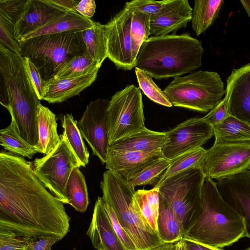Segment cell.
<instances>
[{
    "instance_id": "obj_12",
    "label": "cell",
    "mask_w": 250,
    "mask_h": 250,
    "mask_svg": "<svg viewBox=\"0 0 250 250\" xmlns=\"http://www.w3.org/2000/svg\"><path fill=\"white\" fill-rule=\"evenodd\" d=\"M250 167V143L214 144L207 150L201 168L217 181L244 172Z\"/></svg>"
},
{
    "instance_id": "obj_13",
    "label": "cell",
    "mask_w": 250,
    "mask_h": 250,
    "mask_svg": "<svg viewBox=\"0 0 250 250\" xmlns=\"http://www.w3.org/2000/svg\"><path fill=\"white\" fill-rule=\"evenodd\" d=\"M213 135L212 126L203 117L188 119L166 132V142L161 150L163 156L171 160L201 147Z\"/></svg>"
},
{
    "instance_id": "obj_15",
    "label": "cell",
    "mask_w": 250,
    "mask_h": 250,
    "mask_svg": "<svg viewBox=\"0 0 250 250\" xmlns=\"http://www.w3.org/2000/svg\"><path fill=\"white\" fill-rule=\"evenodd\" d=\"M222 198L243 219L247 237L250 238V171L217 181Z\"/></svg>"
},
{
    "instance_id": "obj_2",
    "label": "cell",
    "mask_w": 250,
    "mask_h": 250,
    "mask_svg": "<svg viewBox=\"0 0 250 250\" xmlns=\"http://www.w3.org/2000/svg\"><path fill=\"white\" fill-rule=\"evenodd\" d=\"M0 103L15 122L20 135L35 146L38 143L37 110L41 104L23 58L0 44Z\"/></svg>"
},
{
    "instance_id": "obj_50",
    "label": "cell",
    "mask_w": 250,
    "mask_h": 250,
    "mask_svg": "<svg viewBox=\"0 0 250 250\" xmlns=\"http://www.w3.org/2000/svg\"><path fill=\"white\" fill-rule=\"evenodd\" d=\"M245 250H250V248H248V249H246Z\"/></svg>"
},
{
    "instance_id": "obj_43",
    "label": "cell",
    "mask_w": 250,
    "mask_h": 250,
    "mask_svg": "<svg viewBox=\"0 0 250 250\" xmlns=\"http://www.w3.org/2000/svg\"><path fill=\"white\" fill-rule=\"evenodd\" d=\"M60 240L59 237L54 235L27 237L29 250H52V246Z\"/></svg>"
},
{
    "instance_id": "obj_28",
    "label": "cell",
    "mask_w": 250,
    "mask_h": 250,
    "mask_svg": "<svg viewBox=\"0 0 250 250\" xmlns=\"http://www.w3.org/2000/svg\"><path fill=\"white\" fill-rule=\"evenodd\" d=\"M224 3L223 0H195L191 25L197 36L205 32L214 22Z\"/></svg>"
},
{
    "instance_id": "obj_40",
    "label": "cell",
    "mask_w": 250,
    "mask_h": 250,
    "mask_svg": "<svg viewBox=\"0 0 250 250\" xmlns=\"http://www.w3.org/2000/svg\"><path fill=\"white\" fill-rule=\"evenodd\" d=\"M103 201L112 227L125 248L127 250H137L135 244L119 223L112 208L103 199Z\"/></svg>"
},
{
    "instance_id": "obj_39",
    "label": "cell",
    "mask_w": 250,
    "mask_h": 250,
    "mask_svg": "<svg viewBox=\"0 0 250 250\" xmlns=\"http://www.w3.org/2000/svg\"><path fill=\"white\" fill-rule=\"evenodd\" d=\"M166 1L167 0H134L126 2L125 6L132 10L146 14L151 18L160 12Z\"/></svg>"
},
{
    "instance_id": "obj_41",
    "label": "cell",
    "mask_w": 250,
    "mask_h": 250,
    "mask_svg": "<svg viewBox=\"0 0 250 250\" xmlns=\"http://www.w3.org/2000/svg\"><path fill=\"white\" fill-rule=\"evenodd\" d=\"M24 63L37 94L40 100H42L45 92L46 83L42 78L38 69L27 58H23Z\"/></svg>"
},
{
    "instance_id": "obj_9",
    "label": "cell",
    "mask_w": 250,
    "mask_h": 250,
    "mask_svg": "<svg viewBox=\"0 0 250 250\" xmlns=\"http://www.w3.org/2000/svg\"><path fill=\"white\" fill-rule=\"evenodd\" d=\"M205 178L201 167H192L168 177L158 188L160 195L172 208L185 231L200 214Z\"/></svg>"
},
{
    "instance_id": "obj_49",
    "label": "cell",
    "mask_w": 250,
    "mask_h": 250,
    "mask_svg": "<svg viewBox=\"0 0 250 250\" xmlns=\"http://www.w3.org/2000/svg\"><path fill=\"white\" fill-rule=\"evenodd\" d=\"M176 250H188L182 239L177 242Z\"/></svg>"
},
{
    "instance_id": "obj_23",
    "label": "cell",
    "mask_w": 250,
    "mask_h": 250,
    "mask_svg": "<svg viewBox=\"0 0 250 250\" xmlns=\"http://www.w3.org/2000/svg\"><path fill=\"white\" fill-rule=\"evenodd\" d=\"M166 138V132L152 131L146 127L140 132L119 140L109 146V148L124 151H161Z\"/></svg>"
},
{
    "instance_id": "obj_6",
    "label": "cell",
    "mask_w": 250,
    "mask_h": 250,
    "mask_svg": "<svg viewBox=\"0 0 250 250\" xmlns=\"http://www.w3.org/2000/svg\"><path fill=\"white\" fill-rule=\"evenodd\" d=\"M150 17L125 6L104 25L108 58L118 69L135 67L143 43L149 38Z\"/></svg>"
},
{
    "instance_id": "obj_24",
    "label": "cell",
    "mask_w": 250,
    "mask_h": 250,
    "mask_svg": "<svg viewBox=\"0 0 250 250\" xmlns=\"http://www.w3.org/2000/svg\"><path fill=\"white\" fill-rule=\"evenodd\" d=\"M94 22L76 11H67L43 26L25 35L19 42L41 35L82 31L92 27Z\"/></svg>"
},
{
    "instance_id": "obj_37",
    "label": "cell",
    "mask_w": 250,
    "mask_h": 250,
    "mask_svg": "<svg viewBox=\"0 0 250 250\" xmlns=\"http://www.w3.org/2000/svg\"><path fill=\"white\" fill-rule=\"evenodd\" d=\"M138 83L143 93L153 102L167 107L172 106L167 96L154 83L152 77L148 73L135 67Z\"/></svg>"
},
{
    "instance_id": "obj_48",
    "label": "cell",
    "mask_w": 250,
    "mask_h": 250,
    "mask_svg": "<svg viewBox=\"0 0 250 250\" xmlns=\"http://www.w3.org/2000/svg\"><path fill=\"white\" fill-rule=\"evenodd\" d=\"M240 1L250 18V0H241Z\"/></svg>"
},
{
    "instance_id": "obj_45",
    "label": "cell",
    "mask_w": 250,
    "mask_h": 250,
    "mask_svg": "<svg viewBox=\"0 0 250 250\" xmlns=\"http://www.w3.org/2000/svg\"><path fill=\"white\" fill-rule=\"evenodd\" d=\"M47 1L66 11H76V7L80 2L79 0H47Z\"/></svg>"
},
{
    "instance_id": "obj_51",
    "label": "cell",
    "mask_w": 250,
    "mask_h": 250,
    "mask_svg": "<svg viewBox=\"0 0 250 250\" xmlns=\"http://www.w3.org/2000/svg\"><path fill=\"white\" fill-rule=\"evenodd\" d=\"M249 170L250 171V167H249Z\"/></svg>"
},
{
    "instance_id": "obj_4",
    "label": "cell",
    "mask_w": 250,
    "mask_h": 250,
    "mask_svg": "<svg viewBox=\"0 0 250 250\" xmlns=\"http://www.w3.org/2000/svg\"><path fill=\"white\" fill-rule=\"evenodd\" d=\"M244 237L247 233L243 219L222 198L216 183L205 177L200 214L184 237L222 249Z\"/></svg>"
},
{
    "instance_id": "obj_47",
    "label": "cell",
    "mask_w": 250,
    "mask_h": 250,
    "mask_svg": "<svg viewBox=\"0 0 250 250\" xmlns=\"http://www.w3.org/2000/svg\"><path fill=\"white\" fill-rule=\"evenodd\" d=\"M177 243L173 244H162L146 250H176Z\"/></svg>"
},
{
    "instance_id": "obj_1",
    "label": "cell",
    "mask_w": 250,
    "mask_h": 250,
    "mask_svg": "<svg viewBox=\"0 0 250 250\" xmlns=\"http://www.w3.org/2000/svg\"><path fill=\"white\" fill-rule=\"evenodd\" d=\"M70 217L64 204L36 177L32 163L10 152L0 153V229L25 237L54 235L62 240Z\"/></svg>"
},
{
    "instance_id": "obj_29",
    "label": "cell",
    "mask_w": 250,
    "mask_h": 250,
    "mask_svg": "<svg viewBox=\"0 0 250 250\" xmlns=\"http://www.w3.org/2000/svg\"><path fill=\"white\" fill-rule=\"evenodd\" d=\"M132 203L141 216L157 232V219L160 206L158 188L135 191Z\"/></svg>"
},
{
    "instance_id": "obj_11",
    "label": "cell",
    "mask_w": 250,
    "mask_h": 250,
    "mask_svg": "<svg viewBox=\"0 0 250 250\" xmlns=\"http://www.w3.org/2000/svg\"><path fill=\"white\" fill-rule=\"evenodd\" d=\"M55 148L44 156L34 160L33 171L49 191L64 204H69L65 187L72 170L81 167L65 134L60 135Z\"/></svg>"
},
{
    "instance_id": "obj_7",
    "label": "cell",
    "mask_w": 250,
    "mask_h": 250,
    "mask_svg": "<svg viewBox=\"0 0 250 250\" xmlns=\"http://www.w3.org/2000/svg\"><path fill=\"white\" fill-rule=\"evenodd\" d=\"M19 42L21 55L33 62L46 82L72 59L87 52L82 31L41 35Z\"/></svg>"
},
{
    "instance_id": "obj_17",
    "label": "cell",
    "mask_w": 250,
    "mask_h": 250,
    "mask_svg": "<svg viewBox=\"0 0 250 250\" xmlns=\"http://www.w3.org/2000/svg\"><path fill=\"white\" fill-rule=\"evenodd\" d=\"M192 12L188 0H167L160 12L150 18V35L158 37L174 34L191 20Z\"/></svg>"
},
{
    "instance_id": "obj_19",
    "label": "cell",
    "mask_w": 250,
    "mask_h": 250,
    "mask_svg": "<svg viewBox=\"0 0 250 250\" xmlns=\"http://www.w3.org/2000/svg\"><path fill=\"white\" fill-rule=\"evenodd\" d=\"M162 156L161 151H124L108 147L105 168L128 181L148 164Z\"/></svg>"
},
{
    "instance_id": "obj_30",
    "label": "cell",
    "mask_w": 250,
    "mask_h": 250,
    "mask_svg": "<svg viewBox=\"0 0 250 250\" xmlns=\"http://www.w3.org/2000/svg\"><path fill=\"white\" fill-rule=\"evenodd\" d=\"M82 35L88 55L100 68L104 60L108 58L104 25L94 21L92 27L82 31Z\"/></svg>"
},
{
    "instance_id": "obj_42",
    "label": "cell",
    "mask_w": 250,
    "mask_h": 250,
    "mask_svg": "<svg viewBox=\"0 0 250 250\" xmlns=\"http://www.w3.org/2000/svg\"><path fill=\"white\" fill-rule=\"evenodd\" d=\"M225 98L203 118L212 127L217 125L230 116Z\"/></svg>"
},
{
    "instance_id": "obj_26",
    "label": "cell",
    "mask_w": 250,
    "mask_h": 250,
    "mask_svg": "<svg viewBox=\"0 0 250 250\" xmlns=\"http://www.w3.org/2000/svg\"><path fill=\"white\" fill-rule=\"evenodd\" d=\"M159 195L157 233L163 244L176 243L184 237L185 230L172 208Z\"/></svg>"
},
{
    "instance_id": "obj_44",
    "label": "cell",
    "mask_w": 250,
    "mask_h": 250,
    "mask_svg": "<svg viewBox=\"0 0 250 250\" xmlns=\"http://www.w3.org/2000/svg\"><path fill=\"white\" fill-rule=\"evenodd\" d=\"M95 2L93 0H80L76 7V10L84 17L89 19L94 14Z\"/></svg>"
},
{
    "instance_id": "obj_10",
    "label": "cell",
    "mask_w": 250,
    "mask_h": 250,
    "mask_svg": "<svg viewBox=\"0 0 250 250\" xmlns=\"http://www.w3.org/2000/svg\"><path fill=\"white\" fill-rule=\"evenodd\" d=\"M107 122L109 146L146 128L140 88L128 85L112 96L107 109Z\"/></svg>"
},
{
    "instance_id": "obj_21",
    "label": "cell",
    "mask_w": 250,
    "mask_h": 250,
    "mask_svg": "<svg viewBox=\"0 0 250 250\" xmlns=\"http://www.w3.org/2000/svg\"><path fill=\"white\" fill-rule=\"evenodd\" d=\"M66 12L47 0H29L16 27L17 39L20 41L25 35L43 26Z\"/></svg>"
},
{
    "instance_id": "obj_36",
    "label": "cell",
    "mask_w": 250,
    "mask_h": 250,
    "mask_svg": "<svg viewBox=\"0 0 250 250\" xmlns=\"http://www.w3.org/2000/svg\"><path fill=\"white\" fill-rule=\"evenodd\" d=\"M99 68L97 62L86 52L70 61L57 73L52 80L80 77L92 73L99 70Z\"/></svg>"
},
{
    "instance_id": "obj_8",
    "label": "cell",
    "mask_w": 250,
    "mask_h": 250,
    "mask_svg": "<svg viewBox=\"0 0 250 250\" xmlns=\"http://www.w3.org/2000/svg\"><path fill=\"white\" fill-rule=\"evenodd\" d=\"M163 92L172 105L200 112L210 111L225 94L218 73L203 70L174 78Z\"/></svg>"
},
{
    "instance_id": "obj_18",
    "label": "cell",
    "mask_w": 250,
    "mask_h": 250,
    "mask_svg": "<svg viewBox=\"0 0 250 250\" xmlns=\"http://www.w3.org/2000/svg\"><path fill=\"white\" fill-rule=\"evenodd\" d=\"M86 234L97 250H127L112 227L102 197L95 202Z\"/></svg>"
},
{
    "instance_id": "obj_3",
    "label": "cell",
    "mask_w": 250,
    "mask_h": 250,
    "mask_svg": "<svg viewBox=\"0 0 250 250\" xmlns=\"http://www.w3.org/2000/svg\"><path fill=\"white\" fill-rule=\"evenodd\" d=\"M204 52L202 42L188 33L152 36L141 45L135 67L157 80L175 78L201 67Z\"/></svg>"
},
{
    "instance_id": "obj_33",
    "label": "cell",
    "mask_w": 250,
    "mask_h": 250,
    "mask_svg": "<svg viewBox=\"0 0 250 250\" xmlns=\"http://www.w3.org/2000/svg\"><path fill=\"white\" fill-rule=\"evenodd\" d=\"M207 150L203 147L180 155L171 160L169 167L153 188H158L167 178L192 167H201Z\"/></svg>"
},
{
    "instance_id": "obj_16",
    "label": "cell",
    "mask_w": 250,
    "mask_h": 250,
    "mask_svg": "<svg viewBox=\"0 0 250 250\" xmlns=\"http://www.w3.org/2000/svg\"><path fill=\"white\" fill-rule=\"evenodd\" d=\"M225 98L230 115L250 125V63L232 70Z\"/></svg>"
},
{
    "instance_id": "obj_35",
    "label": "cell",
    "mask_w": 250,
    "mask_h": 250,
    "mask_svg": "<svg viewBox=\"0 0 250 250\" xmlns=\"http://www.w3.org/2000/svg\"><path fill=\"white\" fill-rule=\"evenodd\" d=\"M170 164V160L164 156L158 158L136 174L127 182L133 188L137 186L151 185L153 187L157 184Z\"/></svg>"
},
{
    "instance_id": "obj_20",
    "label": "cell",
    "mask_w": 250,
    "mask_h": 250,
    "mask_svg": "<svg viewBox=\"0 0 250 250\" xmlns=\"http://www.w3.org/2000/svg\"><path fill=\"white\" fill-rule=\"evenodd\" d=\"M29 0H0V44L21 55L20 43L16 37V27Z\"/></svg>"
},
{
    "instance_id": "obj_34",
    "label": "cell",
    "mask_w": 250,
    "mask_h": 250,
    "mask_svg": "<svg viewBox=\"0 0 250 250\" xmlns=\"http://www.w3.org/2000/svg\"><path fill=\"white\" fill-rule=\"evenodd\" d=\"M63 133L77 156L81 166L85 167L89 161V154L83 141L77 122L71 113L66 114L62 119Z\"/></svg>"
},
{
    "instance_id": "obj_31",
    "label": "cell",
    "mask_w": 250,
    "mask_h": 250,
    "mask_svg": "<svg viewBox=\"0 0 250 250\" xmlns=\"http://www.w3.org/2000/svg\"><path fill=\"white\" fill-rule=\"evenodd\" d=\"M65 194L69 205L80 212H84L89 204L87 188L85 177L76 167L72 170L65 187Z\"/></svg>"
},
{
    "instance_id": "obj_32",
    "label": "cell",
    "mask_w": 250,
    "mask_h": 250,
    "mask_svg": "<svg viewBox=\"0 0 250 250\" xmlns=\"http://www.w3.org/2000/svg\"><path fill=\"white\" fill-rule=\"evenodd\" d=\"M0 143L5 150L23 157L32 159L38 153L36 146L28 143L20 135L13 117L10 125L0 130Z\"/></svg>"
},
{
    "instance_id": "obj_46",
    "label": "cell",
    "mask_w": 250,
    "mask_h": 250,
    "mask_svg": "<svg viewBox=\"0 0 250 250\" xmlns=\"http://www.w3.org/2000/svg\"><path fill=\"white\" fill-rule=\"evenodd\" d=\"M182 240L188 250H223L221 248L205 245L184 237Z\"/></svg>"
},
{
    "instance_id": "obj_25",
    "label": "cell",
    "mask_w": 250,
    "mask_h": 250,
    "mask_svg": "<svg viewBox=\"0 0 250 250\" xmlns=\"http://www.w3.org/2000/svg\"><path fill=\"white\" fill-rule=\"evenodd\" d=\"M37 120L39 141L35 146L38 153L45 155L52 151L60 141L57 133L56 115L40 104L38 107Z\"/></svg>"
},
{
    "instance_id": "obj_27",
    "label": "cell",
    "mask_w": 250,
    "mask_h": 250,
    "mask_svg": "<svg viewBox=\"0 0 250 250\" xmlns=\"http://www.w3.org/2000/svg\"><path fill=\"white\" fill-rule=\"evenodd\" d=\"M212 128L214 144L250 143V125L232 116Z\"/></svg>"
},
{
    "instance_id": "obj_14",
    "label": "cell",
    "mask_w": 250,
    "mask_h": 250,
    "mask_svg": "<svg viewBox=\"0 0 250 250\" xmlns=\"http://www.w3.org/2000/svg\"><path fill=\"white\" fill-rule=\"evenodd\" d=\"M109 102L100 98L91 102L77 122L82 135L91 147L93 154L103 164L106 163L109 147L107 122Z\"/></svg>"
},
{
    "instance_id": "obj_22",
    "label": "cell",
    "mask_w": 250,
    "mask_h": 250,
    "mask_svg": "<svg viewBox=\"0 0 250 250\" xmlns=\"http://www.w3.org/2000/svg\"><path fill=\"white\" fill-rule=\"evenodd\" d=\"M98 71L80 77L47 82L42 100L50 104L61 103L79 95L95 81Z\"/></svg>"
},
{
    "instance_id": "obj_5",
    "label": "cell",
    "mask_w": 250,
    "mask_h": 250,
    "mask_svg": "<svg viewBox=\"0 0 250 250\" xmlns=\"http://www.w3.org/2000/svg\"><path fill=\"white\" fill-rule=\"evenodd\" d=\"M101 188L103 200L112 208L137 250H146L163 244L157 232L134 207L135 189L124 178L107 170L103 174Z\"/></svg>"
},
{
    "instance_id": "obj_38",
    "label": "cell",
    "mask_w": 250,
    "mask_h": 250,
    "mask_svg": "<svg viewBox=\"0 0 250 250\" xmlns=\"http://www.w3.org/2000/svg\"><path fill=\"white\" fill-rule=\"evenodd\" d=\"M0 250H29L27 237L0 229Z\"/></svg>"
}]
</instances>
